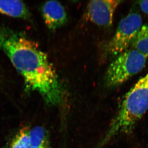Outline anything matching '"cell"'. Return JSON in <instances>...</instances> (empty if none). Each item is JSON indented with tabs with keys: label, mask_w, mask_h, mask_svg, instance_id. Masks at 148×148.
Wrapping results in <instances>:
<instances>
[{
	"label": "cell",
	"mask_w": 148,
	"mask_h": 148,
	"mask_svg": "<svg viewBox=\"0 0 148 148\" xmlns=\"http://www.w3.org/2000/svg\"><path fill=\"white\" fill-rule=\"evenodd\" d=\"M0 49L23 77L27 89L38 92L47 103L61 96L63 86L46 53L37 43L0 27Z\"/></svg>",
	"instance_id": "1"
},
{
	"label": "cell",
	"mask_w": 148,
	"mask_h": 148,
	"mask_svg": "<svg viewBox=\"0 0 148 148\" xmlns=\"http://www.w3.org/2000/svg\"><path fill=\"white\" fill-rule=\"evenodd\" d=\"M148 109V73L125 96L116 115L96 148H101L120 134H129Z\"/></svg>",
	"instance_id": "2"
},
{
	"label": "cell",
	"mask_w": 148,
	"mask_h": 148,
	"mask_svg": "<svg viewBox=\"0 0 148 148\" xmlns=\"http://www.w3.org/2000/svg\"><path fill=\"white\" fill-rule=\"evenodd\" d=\"M148 57L133 48L116 56L106 75L108 87L119 86L139 73L145 66Z\"/></svg>",
	"instance_id": "3"
},
{
	"label": "cell",
	"mask_w": 148,
	"mask_h": 148,
	"mask_svg": "<svg viewBox=\"0 0 148 148\" xmlns=\"http://www.w3.org/2000/svg\"><path fill=\"white\" fill-rule=\"evenodd\" d=\"M143 25L142 17L138 12H130L123 17L109 43L107 49L109 54L116 56L131 47Z\"/></svg>",
	"instance_id": "4"
},
{
	"label": "cell",
	"mask_w": 148,
	"mask_h": 148,
	"mask_svg": "<svg viewBox=\"0 0 148 148\" xmlns=\"http://www.w3.org/2000/svg\"><path fill=\"white\" fill-rule=\"evenodd\" d=\"M121 1H90L86 11L87 20L101 27H110L112 24L114 14L121 2Z\"/></svg>",
	"instance_id": "5"
},
{
	"label": "cell",
	"mask_w": 148,
	"mask_h": 148,
	"mask_svg": "<svg viewBox=\"0 0 148 148\" xmlns=\"http://www.w3.org/2000/svg\"><path fill=\"white\" fill-rule=\"evenodd\" d=\"M42 11L46 25L50 30H56L60 28L67 21V14L65 8L57 1L46 2L42 6Z\"/></svg>",
	"instance_id": "6"
},
{
	"label": "cell",
	"mask_w": 148,
	"mask_h": 148,
	"mask_svg": "<svg viewBox=\"0 0 148 148\" xmlns=\"http://www.w3.org/2000/svg\"><path fill=\"white\" fill-rule=\"evenodd\" d=\"M0 12L16 18H28L30 16L27 6L20 1L0 0Z\"/></svg>",
	"instance_id": "7"
},
{
	"label": "cell",
	"mask_w": 148,
	"mask_h": 148,
	"mask_svg": "<svg viewBox=\"0 0 148 148\" xmlns=\"http://www.w3.org/2000/svg\"><path fill=\"white\" fill-rule=\"evenodd\" d=\"M30 137L31 148H51L48 134L41 126L30 129Z\"/></svg>",
	"instance_id": "8"
},
{
	"label": "cell",
	"mask_w": 148,
	"mask_h": 148,
	"mask_svg": "<svg viewBox=\"0 0 148 148\" xmlns=\"http://www.w3.org/2000/svg\"><path fill=\"white\" fill-rule=\"evenodd\" d=\"M131 47L148 57V23L143 25L141 27Z\"/></svg>",
	"instance_id": "9"
},
{
	"label": "cell",
	"mask_w": 148,
	"mask_h": 148,
	"mask_svg": "<svg viewBox=\"0 0 148 148\" xmlns=\"http://www.w3.org/2000/svg\"><path fill=\"white\" fill-rule=\"evenodd\" d=\"M30 128L24 127L21 128L14 137L10 148H31Z\"/></svg>",
	"instance_id": "10"
},
{
	"label": "cell",
	"mask_w": 148,
	"mask_h": 148,
	"mask_svg": "<svg viewBox=\"0 0 148 148\" xmlns=\"http://www.w3.org/2000/svg\"><path fill=\"white\" fill-rule=\"evenodd\" d=\"M138 4L141 11L148 15V0L140 1Z\"/></svg>",
	"instance_id": "11"
}]
</instances>
